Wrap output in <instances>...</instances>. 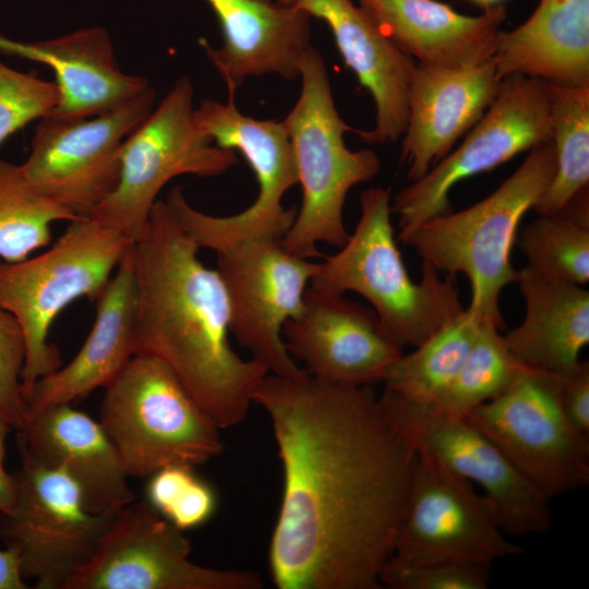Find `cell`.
Returning <instances> with one entry per match:
<instances>
[{
  "mask_svg": "<svg viewBox=\"0 0 589 589\" xmlns=\"http://www.w3.org/2000/svg\"><path fill=\"white\" fill-rule=\"evenodd\" d=\"M562 376L521 365L508 388L464 418L548 500L589 482V436L566 419Z\"/></svg>",
  "mask_w": 589,
  "mask_h": 589,
  "instance_id": "11",
  "label": "cell"
},
{
  "mask_svg": "<svg viewBox=\"0 0 589 589\" xmlns=\"http://www.w3.org/2000/svg\"><path fill=\"white\" fill-rule=\"evenodd\" d=\"M16 494L14 472H8L0 467V513L7 512L13 504Z\"/></svg>",
  "mask_w": 589,
  "mask_h": 589,
  "instance_id": "39",
  "label": "cell"
},
{
  "mask_svg": "<svg viewBox=\"0 0 589 589\" xmlns=\"http://www.w3.org/2000/svg\"><path fill=\"white\" fill-rule=\"evenodd\" d=\"M390 204L389 189L363 191L353 232L337 253L316 263L310 285L362 296L389 340L402 348L417 347L465 308L453 278L441 277L430 263L422 261L419 283L410 278L395 240Z\"/></svg>",
  "mask_w": 589,
  "mask_h": 589,
  "instance_id": "3",
  "label": "cell"
},
{
  "mask_svg": "<svg viewBox=\"0 0 589 589\" xmlns=\"http://www.w3.org/2000/svg\"><path fill=\"white\" fill-rule=\"evenodd\" d=\"M520 366L509 352L500 329L491 323L479 321L477 337L465 362L432 406L448 414L464 417L505 392Z\"/></svg>",
  "mask_w": 589,
  "mask_h": 589,
  "instance_id": "32",
  "label": "cell"
},
{
  "mask_svg": "<svg viewBox=\"0 0 589 589\" xmlns=\"http://www.w3.org/2000/svg\"><path fill=\"white\" fill-rule=\"evenodd\" d=\"M216 253L229 299L230 332L239 345L269 374L306 373L289 354L283 328L302 311L316 263L290 253L283 238L249 239Z\"/></svg>",
  "mask_w": 589,
  "mask_h": 589,
  "instance_id": "17",
  "label": "cell"
},
{
  "mask_svg": "<svg viewBox=\"0 0 589 589\" xmlns=\"http://www.w3.org/2000/svg\"><path fill=\"white\" fill-rule=\"evenodd\" d=\"M283 338L311 376L344 386L383 382L404 353L384 335L372 309L311 285L300 314L285 323Z\"/></svg>",
  "mask_w": 589,
  "mask_h": 589,
  "instance_id": "18",
  "label": "cell"
},
{
  "mask_svg": "<svg viewBox=\"0 0 589 589\" xmlns=\"http://www.w3.org/2000/svg\"><path fill=\"white\" fill-rule=\"evenodd\" d=\"M561 376L563 412L575 430L589 436V362L580 360L569 373Z\"/></svg>",
  "mask_w": 589,
  "mask_h": 589,
  "instance_id": "37",
  "label": "cell"
},
{
  "mask_svg": "<svg viewBox=\"0 0 589 589\" xmlns=\"http://www.w3.org/2000/svg\"><path fill=\"white\" fill-rule=\"evenodd\" d=\"M22 577L16 554L9 550H0V589H27Z\"/></svg>",
  "mask_w": 589,
  "mask_h": 589,
  "instance_id": "38",
  "label": "cell"
},
{
  "mask_svg": "<svg viewBox=\"0 0 589 589\" xmlns=\"http://www.w3.org/2000/svg\"><path fill=\"white\" fill-rule=\"evenodd\" d=\"M293 5L323 21L346 63L375 105L372 130L357 131L366 143H389L402 136L414 60L402 52L361 7L350 0H294Z\"/></svg>",
  "mask_w": 589,
  "mask_h": 589,
  "instance_id": "21",
  "label": "cell"
},
{
  "mask_svg": "<svg viewBox=\"0 0 589 589\" xmlns=\"http://www.w3.org/2000/svg\"><path fill=\"white\" fill-rule=\"evenodd\" d=\"M472 4L482 8L484 11L501 5L505 0H468Z\"/></svg>",
  "mask_w": 589,
  "mask_h": 589,
  "instance_id": "41",
  "label": "cell"
},
{
  "mask_svg": "<svg viewBox=\"0 0 589 589\" xmlns=\"http://www.w3.org/2000/svg\"><path fill=\"white\" fill-rule=\"evenodd\" d=\"M500 85L494 58L470 69L416 64L400 154L408 179H420L450 153L484 115Z\"/></svg>",
  "mask_w": 589,
  "mask_h": 589,
  "instance_id": "19",
  "label": "cell"
},
{
  "mask_svg": "<svg viewBox=\"0 0 589 589\" xmlns=\"http://www.w3.org/2000/svg\"><path fill=\"white\" fill-rule=\"evenodd\" d=\"M556 168L533 206L538 215L561 213L589 183V86L548 83Z\"/></svg>",
  "mask_w": 589,
  "mask_h": 589,
  "instance_id": "28",
  "label": "cell"
},
{
  "mask_svg": "<svg viewBox=\"0 0 589 589\" xmlns=\"http://www.w3.org/2000/svg\"><path fill=\"white\" fill-rule=\"evenodd\" d=\"M378 398L390 423L416 453L432 455L449 471L484 491L503 532L522 536L551 529L550 500L464 417L405 400L386 390Z\"/></svg>",
  "mask_w": 589,
  "mask_h": 589,
  "instance_id": "16",
  "label": "cell"
},
{
  "mask_svg": "<svg viewBox=\"0 0 589 589\" xmlns=\"http://www.w3.org/2000/svg\"><path fill=\"white\" fill-rule=\"evenodd\" d=\"M552 141L529 151L524 163L489 196L457 213L431 218L398 239L441 274H464L470 284L467 308L476 320L504 328L502 290L516 281L510 253L519 224L555 172Z\"/></svg>",
  "mask_w": 589,
  "mask_h": 589,
  "instance_id": "4",
  "label": "cell"
},
{
  "mask_svg": "<svg viewBox=\"0 0 589 589\" xmlns=\"http://www.w3.org/2000/svg\"><path fill=\"white\" fill-rule=\"evenodd\" d=\"M478 329L479 321L466 308L454 321L393 363L383 381L384 390L414 404H436L459 372Z\"/></svg>",
  "mask_w": 589,
  "mask_h": 589,
  "instance_id": "29",
  "label": "cell"
},
{
  "mask_svg": "<svg viewBox=\"0 0 589 589\" xmlns=\"http://www.w3.org/2000/svg\"><path fill=\"white\" fill-rule=\"evenodd\" d=\"M16 445L39 464L65 472L93 514H116L134 501L130 477L105 429L70 404L27 413Z\"/></svg>",
  "mask_w": 589,
  "mask_h": 589,
  "instance_id": "20",
  "label": "cell"
},
{
  "mask_svg": "<svg viewBox=\"0 0 589 589\" xmlns=\"http://www.w3.org/2000/svg\"><path fill=\"white\" fill-rule=\"evenodd\" d=\"M381 31L420 64L470 69L494 57L503 4L469 16L437 0H359Z\"/></svg>",
  "mask_w": 589,
  "mask_h": 589,
  "instance_id": "25",
  "label": "cell"
},
{
  "mask_svg": "<svg viewBox=\"0 0 589 589\" xmlns=\"http://www.w3.org/2000/svg\"><path fill=\"white\" fill-rule=\"evenodd\" d=\"M200 130L223 148L238 151L255 175L259 192L245 209L212 216L193 207L180 187L166 202L199 245L215 252L249 239L283 238L297 212L285 208L284 195L298 184L294 156L281 121L257 120L242 113L229 94L226 103L204 99L194 110Z\"/></svg>",
  "mask_w": 589,
  "mask_h": 589,
  "instance_id": "8",
  "label": "cell"
},
{
  "mask_svg": "<svg viewBox=\"0 0 589 589\" xmlns=\"http://www.w3.org/2000/svg\"><path fill=\"white\" fill-rule=\"evenodd\" d=\"M147 480L145 501L183 531L207 522L216 510L214 489L193 467L166 466Z\"/></svg>",
  "mask_w": 589,
  "mask_h": 589,
  "instance_id": "33",
  "label": "cell"
},
{
  "mask_svg": "<svg viewBox=\"0 0 589 589\" xmlns=\"http://www.w3.org/2000/svg\"><path fill=\"white\" fill-rule=\"evenodd\" d=\"M489 565L476 563L408 564L388 558L380 573L389 589H485Z\"/></svg>",
  "mask_w": 589,
  "mask_h": 589,
  "instance_id": "35",
  "label": "cell"
},
{
  "mask_svg": "<svg viewBox=\"0 0 589 589\" xmlns=\"http://www.w3.org/2000/svg\"><path fill=\"white\" fill-rule=\"evenodd\" d=\"M253 402L269 417L283 496L268 548L278 589H378L416 450L371 386L267 374Z\"/></svg>",
  "mask_w": 589,
  "mask_h": 589,
  "instance_id": "1",
  "label": "cell"
},
{
  "mask_svg": "<svg viewBox=\"0 0 589 589\" xmlns=\"http://www.w3.org/2000/svg\"><path fill=\"white\" fill-rule=\"evenodd\" d=\"M193 86L180 77L146 119L127 137L115 190L89 217L134 241L145 228L157 195L178 176H220L238 161L196 124Z\"/></svg>",
  "mask_w": 589,
  "mask_h": 589,
  "instance_id": "9",
  "label": "cell"
},
{
  "mask_svg": "<svg viewBox=\"0 0 589 589\" xmlns=\"http://www.w3.org/2000/svg\"><path fill=\"white\" fill-rule=\"evenodd\" d=\"M272 1H276L283 4H293L294 0H272Z\"/></svg>",
  "mask_w": 589,
  "mask_h": 589,
  "instance_id": "42",
  "label": "cell"
},
{
  "mask_svg": "<svg viewBox=\"0 0 589 589\" xmlns=\"http://www.w3.org/2000/svg\"><path fill=\"white\" fill-rule=\"evenodd\" d=\"M493 58L501 80L589 86V0H540L521 25L501 32Z\"/></svg>",
  "mask_w": 589,
  "mask_h": 589,
  "instance_id": "26",
  "label": "cell"
},
{
  "mask_svg": "<svg viewBox=\"0 0 589 589\" xmlns=\"http://www.w3.org/2000/svg\"><path fill=\"white\" fill-rule=\"evenodd\" d=\"M199 250L158 200L131 248L137 286L133 353L166 364L216 424L228 429L245 419L268 371L232 349L226 287Z\"/></svg>",
  "mask_w": 589,
  "mask_h": 589,
  "instance_id": "2",
  "label": "cell"
},
{
  "mask_svg": "<svg viewBox=\"0 0 589 589\" xmlns=\"http://www.w3.org/2000/svg\"><path fill=\"white\" fill-rule=\"evenodd\" d=\"M59 99L55 82L21 72L0 60V145L33 120L48 116Z\"/></svg>",
  "mask_w": 589,
  "mask_h": 589,
  "instance_id": "34",
  "label": "cell"
},
{
  "mask_svg": "<svg viewBox=\"0 0 589 589\" xmlns=\"http://www.w3.org/2000/svg\"><path fill=\"white\" fill-rule=\"evenodd\" d=\"M301 91L281 121L291 143L302 202L284 247L304 259L321 256L317 243L342 247L348 240L342 208L348 192L369 182L381 160L372 149H349L344 140L353 131L340 117L322 55L312 46L299 69Z\"/></svg>",
  "mask_w": 589,
  "mask_h": 589,
  "instance_id": "5",
  "label": "cell"
},
{
  "mask_svg": "<svg viewBox=\"0 0 589 589\" xmlns=\"http://www.w3.org/2000/svg\"><path fill=\"white\" fill-rule=\"evenodd\" d=\"M133 241L93 217L70 225L40 254L0 262V306L19 323L25 342L22 393L62 365L49 342L52 323L79 298L96 301Z\"/></svg>",
  "mask_w": 589,
  "mask_h": 589,
  "instance_id": "6",
  "label": "cell"
},
{
  "mask_svg": "<svg viewBox=\"0 0 589 589\" xmlns=\"http://www.w3.org/2000/svg\"><path fill=\"white\" fill-rule=\"evenodd\" d=\"M525 300L522 323L504 335L524 366L569 373L589 342V292L584 286L546 279L528 266L517 271Z\"/></svg>",
  "mask_w": 589,
  "mask_h": 589,
  "instance_id": "27",
  "label": "cell"
},
{
  "mask_svg": "<svg viewBox=\"0 0 589 589\" xmlns=\"http://www.w3.org/2000/svg\"><path fill=\"white\" fill-rule=\"evenodd\" d=\"M183 530L146 501L121 508L92 558L65 589H260L250 570L218 569L191 561Z\"/></svg>",
  "mask_w": 589,
  "mask_h": 589,
  "instance_id": "15",
  "label": "cell"
},
{
  "mask_svg": "<svg viewBox=\"0 0 589 589\" xmlns=\"http://www.w3.org/2000/svg\"><path fill=\"white\" fill-rule=\"evenodd\" d=\"M17 450L16 494L12 506L0 513V540L16 554L22 577L34 579L35 588L65 589L92 558L117 513H91L65 472Z\"/></svg>",
  "mask_w": 589,
  "mask_h": 589,
  "instance_id": "10",
  "label": "cell"
},
{
  "mask_svg": "<svg viewBox=\"0 0 589 589\" xmlns=\"http://www.w3.org/2000/svg\"><path fill=\"white\" fill-rule=\"evenodd\" d=\"M131 248L96 300L95 322L80 351L23 394L25 416L49 406L72 405L105 388L134 356L137 286Z\"/></svg>",
  "mask_w": 589,
  "mask_h": 589,
  "instance_id": "24",
  "label": "cell"
},
{
  "mask_svg": "<svg viewBox=\"0 0 589 589\" xmlns=\"http://www.w3.org/2000/svg\"><path fill=\"white\" fill-rule=\"evenodd\" d=\"M516 242L527 266L538 275L585 286L589 280L588 191L561 213L538 215L518 231Z\"/></svg>",
  "mask_w": 589,
  "mask_h": 589,
  "instance_id": "30",
  "label": "cell"
},
{
  "mask_svg": "<svg viewBox=\"0 0 589 589\" xmlns=\"http://www.w3.org/2000/svg\"><path fill=\"white\" fill-rule=\"evenodd\" d=\"M12 425L0 412V467H4V460L7 455V437L11 431Z\"/></svg>",
  "mask_w": 589,
  "mask_h": 589,
  "instance_id": "40",
  "label": "cell"
},
{
  "mask_svg": "<svg viewBox=\"0 0 589 589\" xmlns=\"http://www.w3.org/2000/svg\"><path fill=\"white\" fill-rule=\"evenodd\" d=\"M223 33L218 48L205 51L235 95L247 79L276 74L299 77L310 44L311 16L293 4L272 0H205Z\"/></svg>",
  "mask_w": 589,
  "mask_h": 589,
  "instance_id": "22",
  "label": "cell"
},
{
  "mask_svg": "<svg viewBox=\"0 0 589 589\" xmlns=\"http://www.w3.org/2000/svg\"><path fill=\"white\" fill-rule=\"evenodd\" d=\"M99 422L129 477L196 468L224 450L221 429L166 364L146 356H133L105 387Z\"/></svg>",
  "mask_w": 589,
  "mask_h": 589,
  "instance_id": "7",
  "label": "cell"
},
{
  "mask_svg": "<svg viewBox=\"0 0 589 589\" xmlns=\"http://www.w3.org/2000/svg\"><path fill=\"white\" fill-rule=\"evenodd\" d=\"M156 91L83 119H39L21 169L28 183L75 218L89 217L115 190L127 137L154 109Z\"/></svg>",
  "mask_w": 589,
  "mask_h": 589,
  "instance_id": "13",
  "label": "cell"
},
{
  "mask_svg": "<svg viewBox=\"0 0 589 589\" xmlns=\"http://www.w3.org/2000/svg\"><path fill=\"white\" fill-rule=\"evenodd\" d=\"M522 553L504 537L493 503L435 457L417 453L390 558L408 564L476 563Z\"/></svg>",
  "mask_w": 589,
  "mask_h": 589,
  "instance_id": "14",
  "label": "cell"
},
{
  "mask_svg": "<svg viewBox=\"0 0 589 589\" xmlns=\"http://www.w3.org/2000/svg\"><path fill=\"white\" fill-rule=\"evenodd\" d=\"M77 219L38 193L21 166L0 158V259L19 262L50 243L55 221Z\"/></svg>",
  "mask_w": 589,
  "mask_h": 589,
  "instance_id": "31",
  "label": "cell"
},
{
  "mask_svg": "<svg viewBox=\"0 0 589 589\" xmlns=\"http://www.w3.org/2000/svg\"><path fill=\"white\" fill-rule=\"evenodd\" d=\"M0 53L52 69L59 99L49 115L61 119L100 115L151 86L144 76L120 69L109 33L100 26L36 41L11 39L0 32Z\"/></svg>",
  "mask_w": 589,
  "mask_h": 589,
  "instance_id": "23",
  "label": "cell"
},
{
  "mask_svg": "<svg viewBox=\"0 0 589 589\" xmlns=\"http://www.w3.org/2000/svg\"><path fill=\"white\" fill-rule=\"evenodd\" d=\"M25 359L23 332L15 317L0 306V412L19 431L25 420L22 371Z\"/></svg>",
  "mask_w": 589,
  "mask_h": 589,
  "instance_id": "36",
  "label": "cell"
},
{
  "mask_svg": "<svg viewBox=\"0 0 589 589\" xmlns=\"http://www.w3.org/2000/svg\"><path fill=\"white\" fill-rule=\"evenodd\" d=\"M552 141L548 82L520 74L501 80L498 92L462 143L392 200L399 235L452 212L450 190L514 156Z\"/></svg>",
  "mask_w": 589,
  "mask_h": 589,
  "instance_id": "12",
  "label": "cell"
}]
</instances>
